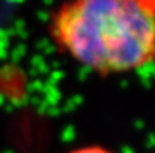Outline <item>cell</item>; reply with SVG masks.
Returning <instances> with one entry per match:
<instances>
[{
	"label": "cell",
	"instance_id": "1",
	"mask_svg": "<svg viewBox=\"0 0 155 153\" xmlns=\"http://www.w3.org/2000/svg\"><path fill=\"white\" fill-rule=\"evenodd\" d=\"M49 35L60 53L101 76L155 62V0H65Z\"/></svg>",
	"mask_w": 155,
	"mask_h": 153
},
{
	"label": "cell",
	"instance_id": "2",
	"mask_svg": "<svg viewBox=\"0 0 155 153\" xmlns=\"http://www.w3.org/2000/svg\"><path fill=\"white\" fill-rule=\"evenodd\" d=\"M68 153H114V152L109 151L107 148H104L101 145H86L72 149Z\"/></svg>",
	"mask_w": 155,
	"mask_h": 153
}]
</instances>
